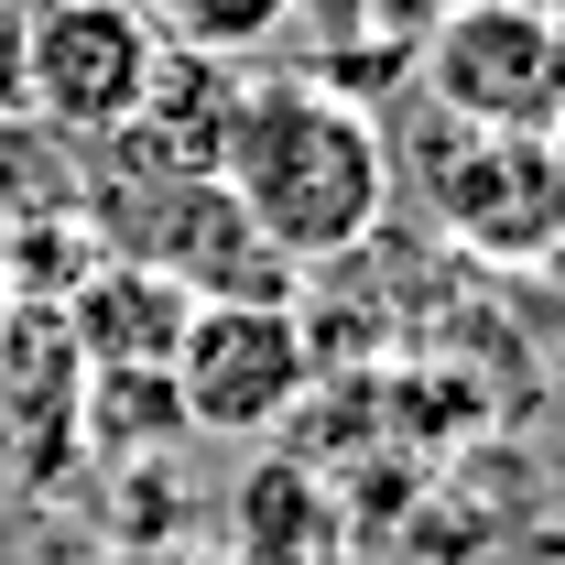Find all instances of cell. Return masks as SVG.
Instances as JSON below:
<instances>
[{
  "label": "cell",
  "instance_id": "1",
  "mask_svg": "<svg viewBox=\"0 0 565 565\" xmlns=\"http://www.w3.org/2000/svg\"><path fill=\"white\" fill-rule=\"evenodd\" d=\"M217 185H228V207L250 217V239L282 273H316V262H349L381 228V207H392V141L338 87L262 76V87H239V120L217 141Z\"/></svg>",
  "mask_w": 565,
  "mask_h": 565
},
{
  "label": "cell",
  "instance_id": "2",
  "mask_svg": "<svg viewBox=\"0 0 565 565\" xmlns=\"http://www.w3.org/2000/svg\"><path fill=\"white\" fill-rule=\"evenodd\" d=\"M414 98L446 131L555 141L565 131V76H555V22H544V0H446V11L424 22Z\"/></svg>",
  "mask_w": 565,
  "mask_h": 565
},
{
  "label": "cell",
  "instance_id": "3",
  "mask_svg": "<svg viewBox=\"0 0 565 565\" xmlns=\"http://www.w3.org/2000/svg\"><path fill=\"white\" fill-rule=\"evenodd\" d=\"M316 381V349H305V316L294 305H185L174 349H163V392H174V424L185 435H273Z\"/></svg>",
  "mask_w": 565,
  "mask_h": 565
},
{
  "label": "cell",
  "instance_id": "4",
  "mask_svg": "<svg viewBox=\"0 0 565 565\" xmlns=\"http://www.w3.org/2000/svg\"><path fill=\"white\" fill-rule=\"evenodd\" d=\"M163 33L141 22L131 0H44L22 22V120H44L55 141H109L152 87Z\"/></svg>",
  "mask_w": 565,
  "mask_h": 565
},
{
  "label": "cell",
  "instance_id": "5",
  "mask_svg": "<svg viewBox=\"0 0 565 565\" xmlns=\"http://www.w3.org/2000/svg\"><path fill=\"white\" fill-rule=\"evenodd\" d=\"M555 174H565V131L555 141H511V131H446V228L468 250L500 262H555Z\"/></svg>",
  "mask_w": 565,
  "mask_h": 565
},
{
  "label": "cell",
  "instance_id": "6",
  "mask_svg": "<svg viewBox=\"0 0 565 565\" xmlns=\"http://www.w3.org/2000/svg\"><path fill=\"white\" fill-rule=\"evenodd\" d=\"M174 327H185V294L163 273H141V262H109V250L55 305V338H76V370H163Z\"/></svg>",
  "mask_w": 565,
  "mask_h": 565
},
{
  "label": "cell",
  "instance_id": "7",
  "mask_svg": "<svg viewBox=\"0 0 565 565\" xmlns=\"http://www.w3.org/2000/svg\"><path fill=\"white\" fill-rule=\"evenodd\" d=\"M239 87H250V76H228V55H185V44H163L141 109L120 120V141L152 152V163L217 174V141H228V120H239Z\"/></svg>",
  "mask_w": 565,
  "mask_h": 565
},
{
  "label": "cell",
  "instance_id": "8",
  "mask_svg": "<svg viewBox=\"0 0 565 565\" xmlns=\"http://www.w3.org/2000/svg\"><path fill=\"white\" fill-rule=\"evenodd\" d=\"M131 11L163 33V44H185V55H228V66L294 22V0H131Z\"/></svg>",
  "mask_w": 565,
  "mask_h": 565
},
{
  "label": "cell",
  "instance_id": "9",
  "mask_svg": "<svg viewBox=\"0 0 565 565\" xmlns=\"http://www.w3.org/2000/svg\"><path fill=\"white\" fill-rule=\"evenodd\" d=\"M544 22H555V76H565V0H544Z\"/></svg>",
  "mask_w": 565,
  "mask_h": 565
},
{
  "label": "cell",
  "instance_id": "10",
  "mask_svg": "<svg viewBox=\"0 0 565 565\" xmlns=\"http://www.w3.org/2000/svg\"><path fill=\"white\" fill-rule=\"evenodd\" d=\"M555 262H565V174H555Z\"/></svg>",
  "mask_w": 565,
  "mask_h": 565
},
{
  "label": "cell",
  "instance_id": "11",
  "mask_svg": "<svg viewBox=\"0 0 565 565\" xmlns=\"http://www.w3.org/2000/svg\"><path fill=\"white\" fill-rule=\"evenodd\" d=\"M11 316H22V305H11V273H0V338H11Z\"/></svg>",
  "mask_w": 565,
  "mask_h": 565
}]
</instances>
